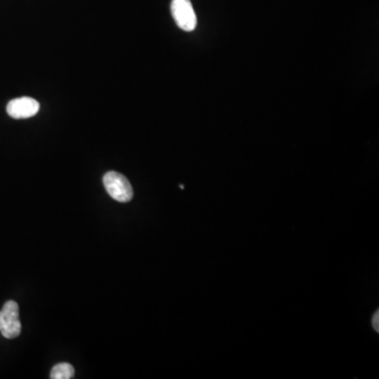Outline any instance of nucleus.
Masks as SVG:
<instances>
[{
    "instance_id": "1",
    "label": "nucleus",
    "mask_w": 379,
    "mask_h": 379,
    "mask_svg": "<svg viewBox=\"0 0 379 379\" xmlns=\"http://www.w3.org/2000/svg\"><path fill=\"white\" fill-rule=\"evenodd\" d=\"M103 185L110 196L119 203H129L133 199V187L130 181L120 173L108 172L103 176Z\"/></svg>"
},
{
    "instance_id": "2",
    "label": "nucleus",
    "mask_w": 379,
    "mask_h": 379,
    "mask_svg": "<svg viewBox=\"0 0 379 379\" xmlns=\"http://www.w3.org/2000/svg\"><path fill=\"white\" fill-rule=\"evenodd\" d=\"M0 333L8 339L18 337L22 333L19 307L16 301H7L0 311Z\"/></svg>"
},
{
    "instance_id": "3",
    "label": "nucleus",
    "mask_w": 379,
    "mask_h": 379,
    "mask_svg": "<svg viewBox=\"0 0 379 379\" xmlns=\"http://www.w3.org/2000/svg\"><path fill=\"white\" fill-rule=\"evenodd\" d=\"M171 11L175 22L181 30L192 32L197 24L196 14L190 0H173Z\"/></svg>"
},
{
    "instance_id": "4",
    "label": "nucleus",
    "mask_w": 379,
    "mask_h": 379,
    "mask_svg": "<svg viewBox=\"0 0 379 379\" xmlns=\"http://www.w3.org/2000/svg\"><path fill=\"white\" fill-rule=\"evenodd\" d=\"M40 108V103L35 99L22 97L10 101L7 106V112L14 119H26L35 116Z\"/></svg>"
},
{
    "instance_id": "5",
    "label": "nucleus",
    "mask_w": 379,
    "mask_h": 379,
    "mask_svg": "<svg viewBox=\"0 0 379 379\" xmlns=\"http://www.w3.org/2000/svg\"><path fill=\"white\" fill-rule=\"evenodd\" d=\"M74 374L75 370L72 364L61 362L53 367L50 377L52 379H71L74 377Z\"/></svg>"
},
{
    "instance_id": "6",
    "label": "nucleus",
    "mask_w": 379,
    "mask_h": 379,
    "mask_svg": "<svg viewBox=\"0 0 379 379\" xmlns=\"http://www.w3.org/2000/svg\"><path fill=\"white\" fill-rule=\"evenodd\" d=\"M372 327L375 331L378 333L379 332V311H376V313L373 315L372 319Z\"/></svg>"
}]
</instances>
